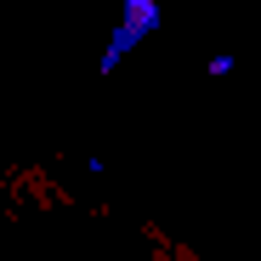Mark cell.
Returning a JSON list of instances; mask_svg holds the SVG:
<instances>
[{
	"instance_id": "1",
	"label": "cell",
	"mask_w": 261,
	"mask_h": 261,
	"mask_svg": "<svg viewBox=\"0 0 261 261\" xmlns=\"http://www.w3.org/2000/svg\"><path fill=\"white\" fill-rule=\"evenodd\" d=\"M148 29H159V0H125V23H119V34L108 40V51H102V74H108L130 46H137Z\"/></svg>"
}]
</instances>
